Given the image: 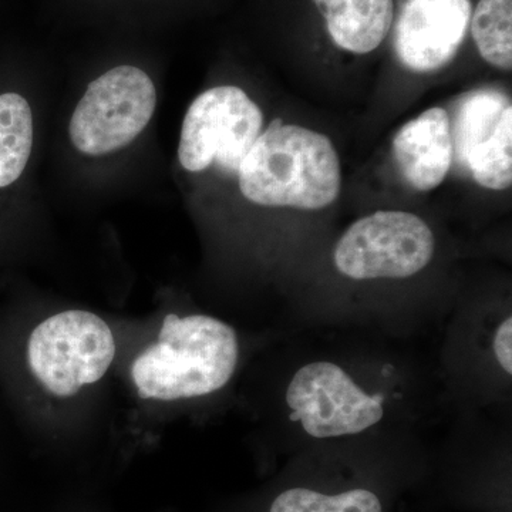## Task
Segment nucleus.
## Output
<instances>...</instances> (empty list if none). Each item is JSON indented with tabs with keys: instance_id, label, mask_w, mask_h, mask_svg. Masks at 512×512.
I'll return each instance as SVG.
<instances>
[{
	"instance_id": "obj_1",
	"label": "nucleus",
	"mask_w": 512,
	"mask_h": 512,
	"mask_svg": "<svg viewBox=\"0 0 512 512\" xmlns=\"http://www.w3.org/2000/svg\"><path fill=\"white\" fill-rule=\"evenodd\" d=\"M239 190L261 207L318 211L338 200L342 173L325 134L276 119L242 160Z\"/></svg>"
},
{
	"instance_id": "obj_2",
	"label": "nucleus",
	"mask_w": 512,
	"mask_h": 512,
	"mask_svg": "<svg viewBox=\"0 0 512 512\" xmlns=\"http://www.w3.org/2000/svg\"><path fill=\"white\" fill-rule=\"evenodd\" d=\"M238 357L237 333L222 320L167 315L157 342L134 360L131 379L143 399L174 402L208 396L227 386Z\"/></svg>"
},
{
	"instance_id": "obj_3",
	"label": "nucleus",
	"mask_w": 512,
	"mask_h": 512,
	"mask_svg": "<svg viewBox=\"0 0 512 512\" xmlns=\"http://www.w3.org/2000/svg\"><path fill=\"white\" fill-rule=\"evenodd\" d=\"M116 357L113 332L100 316L66 311L43 320L30 335L29 367L56 397H72L106 376Z\"/></svg>"
},
{
	"instance_id": "obj_4",
	"label": "nucleus",
	"mask_w": 512,
	"mask_h": 512,
	"mask_svg": "<svg viewBox=\"0 0 512 512\" xmlns=\"http://www.w3.org/2000/svg\"><path fill=\"white\" fill-rule=\"evenodd\" d=\"M156 106V86L144 70L113 67L89 84L74 109L70 140L87 156L114 153L143 133Z\"/></svg>"
},
{
	"instance_id": "obj_5",
	"label": "nucleus",
	"mask_w": 512,
	"mask_h": 512,
	"mask_svg": "<svg viewBox=\"0 0 512 512\" xmlns=\"http://www.w3.org/2000/svg\"><path fill=\"white\" fill-rule=\"evenodd\" d=\"M436 238L417 215L379 211L346 229L333 252L340 274L355 281L406 279L430 264Z\"/></svg>"
},
{
	"instance_id": "obj_6",
	"label": "nucleus",
	"mask_w": 512,
	"mask_h": 512,
	"mask_svg": "<svg viewBox=\"0 0 512 512\" xmlns=\"http://www.w3.org/2000/svg\"><path fill=\"white\" fill-rule=\"evenodd\" d=\"M292 421L315 439L355 436L377 426L386 396L370 392L345 367L313 362L293 375L285 394Z\"/></svg>"
},
{
	"instance_id": "obj_7",
	"label": "nucleus",
	"mask_w": 512,
	"mask_h": 512,
	"mask_svg": "<svg viewBox=\"0 0 512 512\" xmlns=\"http://www.w3.org/2000/svg\"><path fill=\"white\" fill-rule=\"evenodd\" d=\"M262 126L264 114L244 90L214 87L192 101L185 114L178 160L190 173H201L215 163L238 174Z\"/></svg>"
},
{
	"instance_id": "obj_8",
	"label": "nucleus",
	"mask_w": 512,
	"mask_h": 512,
	"mask_svg": "<svg viewBox=\"0 0 512 512\" xmlns=\"http://www.w3.org/2000/svg\"><path fill=\"white\" fill-rule=\"evenodd\" d=\"M453 161L466 168L487 190L512 185V106L494 90L461 97L450 120Z\"/></svg>"
},
{
	"instance_id": "obj_9",
	"label": "nucleus",
	"mask_w": 512,
	"mask_h": 512,
	"mask_svg": "<svg viewBox=\"0 0 512 512\" xmlns=\"http://www.w3.org/2000/svg\"><path fill=\"white\" fill-rule=\"evenodd\" d=\"M470 20V0H406L396 26L397 56L413 72H436L457 55Z\"/></svg>"
},
{
	"instance_id": "obj_10",
	"label": "nucleus",
	"mask_w": 512,
	"mask_h": 512,
	"mask_svg": "<svg viewBox=\"0 0 512 512\" xmlns=\"http://www.w3.org/2000/svg\"><path fill=\"white\" fill-rule=\"evenodd\" d=\"M393 156L414 190L427 192L439 187L453 164L447 111L433 107L404 124L393 138Z\"/></svg>"
},
{
	"instance_id": "obj_11",
	"label": "nucleus",
	"mask_w": 512,
	"mask_h": 512,
	"mask_svg": "<svg viewBox=\"0 0 512 512\" xmlns=\"http://www.w3.org/2000/svg\"><path fill=\"white\" fill-rule=\"evenodd\" d=\"M333 42L366 55L382 45L393 23V0H313Z\"/></svg>"
},
{
	"instance_id": "obj_12",
	"label": "nucleus",
	"mask_w": 512,
	"mask_h": 512,
	"mask_svg": "<svg viewBox=\"0 0 512 512\" xmlns=\"http://www.w3.org/2000/svg\"><path fill=\"white\" fill-rule=\"evenodd\" d=\"M33 114L25 97L0 94V188L20 178L32 154Z\"/></svg>"
},
{
	"instance_id": "obj_13",
	"label": "nucleus",
	"mask_w": 512,
	"mask_h": 512,
	"mask_svg": "<svg viewBox=\"0 0 512 512\" xmlns=\"http://www.w3.org/2000/svg\"><path fill=\"white\" fill-rule=\"evenodd\" d=\"M471 32L485 62L501 70L512 67V0H480Z\"/></svg>"
},
{
	"instance_id": "obj_14",
	"label": "nucleus",
	"mask_w": 512,
	"mask_h": 512,
	"mask_svg": "<svg viewBox=\"0 0 512 512\" xmlns=\"http://www.w3.org/2000/svg\"><path fill=\"white\" fill-rule=\"evenodd\" d=\"M269 512H383L380 498L367 488L326 494L311 488H289L275 498Z\"/></svg>"
},
{
	"instance_id": "obj_15",
	"label": "nucleus",
	"mask_w": 512,
	"mask_h": 512,
	"mask_svg": "<svg viewBox=\"0 0 512 512\" xmlns=\"http://www.w3.org/2000/svg\"><path fill=\"white\" fill-rule=\"evenodd\" d=\"M493 353L504 373H512V320L507 316L501 320L493 336Z\"/></svg>"
}]
</instances>
